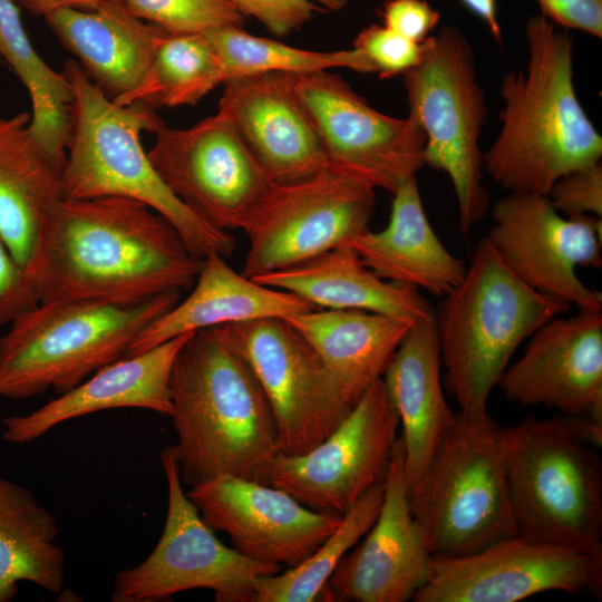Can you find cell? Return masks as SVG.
Instances as JSON below:
<instances>
[{
	"instance_id": "9a60e30c",
	"label": "cell",
	"mask_w": 602,
	"mask_h": 602,
	"mask_svg": "<svg viewBox=\"0 0 602 602\" xmlns=\"http://www.w3.org/2000/svg\"><path fill=\"white\" fill-rule=\"evenodd\" d=\"M485 236L507 269L533 290L579 310L602 311V295L576 266L602 264L601 217L562 216L547 195L509 193L492 208Z\"/></svg>"
},
{
	"instance_id": "4fadbf2b",
	"label": "cell",
	"mask_w": 602,
	"mask_h": 602,
	"mask_svg": "<svg viewBox=\"0 0 602 602\" xmlns=\"http://www.w3.org/2000/svg\"><path fill=\"white\" fill-rule=\"evenodd\" d=\"M399 427L397 409L378 379L315 447L298 456L279 453L266 484L313 511L342 516L385 480Z\"/></svg>"
},
{
	"instance_id": "ba28073f",
	"label": "cell",
	"mask_w": 602,
	"mask_h": 602,
	"mask_svg": "<svg viewBox=\"0 0 602 602\" xmlns=\"http://www.w3.org/2000/svg\"><path fill=\"white\" fill-rule=\"evenodd\" d=\"M408 494L412 516L433 555L472 554L517 534L502 427L487 409L456 414Z\"/></svg>"
},
{
	"instance_id": "d590c367",
	"label": "cell",
	"mask_w": 602,
	"mask_h": 602,
	"mask_svg": "<svg viewBox=\"0 0 602 602\" xmlns=\"http://www.w3.org/2000/svg\"><path fill=\"white\" fill-rule=\"evenodd\" d=\"M357 49L380 78L404 75L415 67L423 56V42L417 43L383 25H371L353 40Z\"/></svg>"
},
{
	"instance_id": "d6a6232c",
	"label": "cell",
	"mask_w": 602,
	"mask_h": 602,
	"mask_svg": "<svg viewBox=\"0 0 602 602\" xmlns=\"http://www.w3.org/2000/svg\"><path fill=\"white\" fill-rule=\"evenodd\" d=\"M383 493L385 480L344 513L334 532L302 563L285 572L259 577L252 602H313L327 598L328 580L342 557L373 525Z\"/></svg>"
},
{
	"instance_id": "1f68e13d",
	"label": "cell",
	"mask_w": 602,
	"mask_h": 602,
	"mask_svg": "<svg viewBox=\"0 0 602 602\" xmlns=\"http://www.w3.org/2000/svg\"><path fill=\"white\" fill-rule=\"evenodd\" d=\"M224 81L221 61L205 33L166 32L143 82L116 104L194 105Z\"/></svg>"
},
{
	"instance_id": "e0dca14e",
	"label": "cell",
	"mask_w": 602,
	"mask_h": 602,
	"mask_svg": "<svg viewBox=\"0 0 602 602\" xmlns=\"http://www.w3.org/2000/svg\"><path fill=\"white\" fill-rule=\"evenodd\" d=\"M602 559L518 534L460 556L433 555L415 602H515L546 591H601Z\"/></svg>"
},
{
	"instance_id": "b9f144b4",
	"label": "cell",
	"mask_w": 602,
	"mask_h": 602,
	"mask_svg": "<svg viewBox=\"0 0 602 602\" xmlns=\"http://www.w3.org/2000/svg\"><path fill=\"white\" fill-rule=\"evenodd\" d=\"M35 16L46 17L59 9L90 11L113 0H12Z\"/></svg>"
},
{
	"instance_id": "ab89813d",
	"label": "cell",
	"mask_w": 602,
	"mask_h": 602,
	"mask_svg": "<svg viewBox=\"0 0 602 602\" xmlns=\"http://www.w3.org/2000/svg\"><path fill=\"white\" fill-rule=\"evenodd\" d=\"M380 14L385 27L417 43L430 36L440 19L426 0H388Z\"/></svg>"
},
{
	"instance_id": "5bb4252c",
	"label": "cell",
	"mask_w": 602,
	"mask_h": 602,
	"mask_svg": "<svg viewBox=\"0 0 602 602\" xmlns=\"http://www.w3.org/2000/svg\"><path fill=\"white\" fill-rule=\"evenodd\" d=\"M288 76L329 168L392 194L425 165V134L409 117L376 110L329 70Z\"/></svg>"
},
{
	"instance_id": "277c9868",
	"label": "cell",
	"mask_w": 602,
	"mask_h": 602,
	"mask_svg": "<svg viewBox=\"0 0 602 602\" xmlns=\"http://www.w3.org/2000/svg\"><path fill=\"white\" fill-rule=\"evenodd\" d=\"M62 72L72 93V130L62 169L64 198L120 196L142 202L164 216L190 252L229 258L235 246L229 231L192 211L163 182L145 152L140 134L164 123L145 103L118 105L94 85L74 59Z\"/></svg>"
},
{
	"instance_id": "7402d4cb",
	"label": "cell",
	"mask_w": 602,
	"mask_h": 602,
	"mask_svg": "<svg viewBox=\"0 0 602 602\" xmlns=\"http://www.w3.org/2000/svg\"><path fill=\"white\" fill-rule=\"evenodd\" d=\"M186 332L99 369L72 389L27 415L2 420V439L29 444L65 421L115 408H142L171 416V375Z\"/></svg>"
},
{
	"instance_id": "2e32d148",
	"label": "cell",
	"mask_w": 602,
	"mask_h": 602,
	"mask_svg": "<svg viewBox=\"0 0 602 602\" xmlns=\"http://www.w3.org/2000/svg\"><path fill=\"white\" fill-rule=\"evenodd\" d=\"M155 134L147 155L167 187L213 226L242 229L272 182L226 116Z\"/></svg>"
},
{
	"instance_id": "6da1fadb",
	"label": "cell",
	"mask_w": 602,
	"mask_h": 602,
	"mask_svg": "<svg viewBox=\"0 0 602 602\" xmlns=\"http://www.w3.org/2000/svg\"><path fill=\"white\" fill-rule=\"evenodd\" d=\"M201 265L176 229L142 202L120 196L62 198L29 276L40 302H134L192 288Z\"/></svg>"
},
{
	"instance_id": "4316f807",
	"label": "cell",
	"mask_w": 602,
	"mask_h": 602,
	"mask_svg": "<svg viewBox=\"0 0 602 602\" xmlns=\"http://www.w3.org/2000/svg\"><path fill=\"white\" fill-rule=\"evenodd\" d=\"M392 195L387 226L378 232L368 229L348 243L381 279L443 298L462 281L466 265L435 233L415 176L405 181Z\"/></svg>"
},
{
	"instance_id": "cb8c5ba5",
	"label": "cell",
	"mask_w": 602,
	"mask_h": 602,
	"mask_svg": "<svg viewBox=\"0 0 602 602\" xmlns=\"http://www.w3.org/2000/svg\"><path fill=\"white\" fill-rule=\"evenodd\" d=\"M312 309L317 308L294 293L237 273L222 254L211 252L202 259L190 295L148 324L132 342L127 356L186 332L262 318L287 319Z\"/></svg>"
},
{
	"instance_id": "ffe728a7",
	"label": "cell",
	"mask_w": 602,
	"mask_h": 602,
	"mask_svg": "<svg viewBox=\"0 0 602 602\" xmlns=\"http://www.w3.org/2000/svg\"><path fill=\"white\" fill-rule=\"evenodd\" d=\"M497 386L523 407L602 419V311L579 310L542 324Z\"/></svg>"
},
{
	"instance_id": "5b68a950",
	"label": "cell",
	"mask_w": 602,
	"mask_h": 602,
	"mask_svg": "<svg viewBox=\"0 0 602 602\" xmlns=\"http://www.w3.org/2000/svg\"><path fill=\"white\" fill-rule=\"evenodd\" d=\"M179 291L134 302L52 299L18 315L0 339V398L61 395L124 357L135 338L172 309Z\"/></svg>"
},
{
	"instance_id": "7bdbcfd3",
	"label": "cell",
	"mask_w": 602,
	"mask_h": 602,
	"mask_svg": "<svg viewBox=\"0 0 602 602\" xmlns=\"http://www.w3.org/2000/svg\"><path fill=\"white\" fill-rule=\"evenodd\" d=\"M489 29L495 40H502V30L497 18L496 0H460Z\"/></svg>"
},
{
	"instance_id": "f35d334b",
	"label": "cell",
	"mask_w": 602,
	"mask_h": 602,
	"mask_svg": "<svg viewBox=\"0 0 602 602\" xmlns=\"http://www.w3.org/2000/svg\"><path fill=\"white\" fill-rule=\"evenodd\" d=\"M39 302V293L32 280L0 235V327L10 324Z\"/></svg>"
},
{
	"instance_id": "4dcf8cb0",
	"label": "cell",
	"mask_w": 602,
	"mask_h": 602,
	"mask_svg": "<svg viewBox=\"0 0 602 602\" xmlns=\"http://www.w3.org/2000/svg\"><path fill=\"white\" fill-rule=\"evenodd\" d=\"M0 57L30 96L28 127L33 139L62 173L72 130V88L64 72L55 71L37 54L12 0H0Z\"/></svg>"
},
{
	"instance_id": "3957f363",
	"label": "cell",
	"mask_w": 602,
	"mask_h": 602,
	"mask_svg": "<svg viewBox=\"0 0 602 602\" xmlns=\"http://www.w3.org/2000/svg\"><path fill=\"white\" fill-rule=\"evenodd\" d=\"M528 60L502 80V127L483 168L509 193L547 195L574 169L601 162L602 137L577 99L573 38L543 16L526 21Z\"/></svg>"
},
{
	"instance_id": "f546056e",
	"label": "cell",
	"mask_w": 602,
	"mask_h": 602,
	"mask_svg": "<svg viewBox=\"0 0 602 602\" xmlns=\"http://www.w3.org/2000/svg\"><path fill=\"white\" fill-rule=\"evenodd\" d=\"M55 516L26 487L0 477V602L11 601L18 583L58 593L65 552Z\"/></svg>"
},
{
	"instance_id": "44dd1931",
	"label": "cell",
	"mask_w": 602,
	"mask_h": 602,
	"mask_svg": "<svg viewBox=\"0 0 602 602\" xmlns=\"http://www.w3.org/2000/svg\"><path fill=\"white\" fill-rule=\"evenodd\" d=\"M219 111L275 184L294 183L329 168L319 135L288 74L226 80Z\"/></svg>"
},
{
	"instance_id": "d6986e66",
	"label": "cell",
	"mask_w": 602,
	"mask_h": 602,
	"mask_svg": "<svg viewBox=\"0 0 602 602\" xmlns=\"http://www.w3.org/2000/svg\"><path fill=\"white\" fill-rule=\"evenodd\" d=\"M398 437L385 478L380 512L363 541L328 580V601L405 602L427 582L433 554L412 516Z\"/></svg>"
},
{
	"instance_id": "8fae6325",
	"label": "cell",
	"mask_w": 602,
	"mask_h": 602,
	"mask_svg": "<svg viewBox=\"0 0 602 602\" xmlns=\"http://www.w3.org/2000/svg\"><path fill=\"white\" fill-rule=\"evenodd\" d=\"M375 191L332 168L272 183L241 229L249 239L241 273L252 279L284 270L348 243L369 229Z\"/></svg>"
},
{
	"instance_id": "ac0fdd59",
	"label": "cell",
	"mask_w": 602,
	"mask_h": 602,
	"mask_svg": "<svg viewBox=\"0 0 602 602\" xmlns=\"http://www.w3.org/2000/svg\"><path fill=\"white\" fill-rule=\"evenodd\" d=\"M203 521L229 535L243 556L293 567L338 527L340 515L313 511L272 485L222 475L186 493Z\"/></svg>"
},
{
	"instance_id": "83f0119b",
	"label": "cell",
	"mask_w": 602,
	"mask_h": 602,
	"mask_svg": "<svg viewBox=\"0 0 602 602\" xmlns=\"http://www.w3.org/2000/svg\"><path fill=\"white\" fill-rule=\"evenodd\" d=\"M252 279L294 293L318 309L360 310L410 321L434 314L418 288L381 279L349 243L298 265Z\"/></svg>"
},
{
	"instance_id": "52a82bcc",
	"label": "cell",
	"mask_w": 602,
	"mask_h": 602,
	"mask_svg": "<svg viewBox=\"0 0 602 602\" xmlns=\"http://www.w3.org/2000/svg\"><path fill=\"white\" fill-rule=\"evenodd\" d=\"M507 493L518 535L602 559V465L565 417L502 427Z\"/></svg>"
},
{
	"instance_id": "f1b7e54d",
	"label": "cell",
	"mask_w": 602,
	"mask_h": 602,
	"mask_svg": "<svg viewBox=\"0 0 602 602\" xmlns=\"http://www.w3.org/2000/svg\"><path fill=\"white\" fill-rule=\"evenodd\" d=\"M287 320L308 340L353 407L381 379L415 321L360 310L312 309Z\"/></svg>"
},
{
	"instance_id": "484cf974",
	"label": "cell",
	"mask_w": 602,
	"mask_h": 602,
	"mask_svg": "<svg viewBox=\"0 0 602 602\" xmlns=\"http://www.w3.org/2000/svg\"><path fill=\"white\" fill-rule=\"evenodd\" d=\"M29 122V113L0 117V235L28 275L64 198L62 173L33 139Z\"/></svg>"
},
{
	"instance_id": "d4e9b609",
	"label": "cell",
	"mask_w": 602,
	"mask_h": 602,
	"mask_svg": "<svg viewBox=\"0 0 602 602\" xmlns=\"http://www.w3.org/2000/svg\"><path fill=\"white\" fill-rule=\"evenodd\" d=\"M441 356L434 314L415 321L382 376L397 409L410 487L454 423L440 380Z\"/></svg>"
},
{
	"instance_id": "8d00e7d4",
	"label": "cell",
	"mask_w": 602,
	"mask_h": 602,
	"mask_svg": "<svg viewBox=\"0 0 602 602\" xmlns=\"http://www.w3.org/2000/svg\"><path fill=\"white\" fill-rule=\"evenodd\" d=\"M243 17L260 21L278 37L302 29L318 12L339 11L347 0H226Z\"/></svg>"
},
{
	"instance_id": "9c48e42d",
	"label": "cell",
	"mask_w": 602,
	"mask_h": 602,
	"mask_svg": "<svg viewBox=\"0 0 602 602\" xmlns=\"http://www.w3.org/2000/svg\"><path fill=\"white\" fill-rule=\"evenodd\" d=\"M402 76L408 117L425 134V165L449 177L467 234L489 210L479 148L487 110L473 49L456 28L444 27L423 42L421 59Z\"/></svg>"
},
{
	"instance_id": "74e56055",
	"label": "cell",
	"mask_w": 602,
	"mask_h": 602,
	"mask_svg": "<svg viewBox=\"0 0 602 602\" xmlns=\"http://www.w3.org/2000/svg\"><path fill=\"white\" fill-rule=\"evenodd\" d=\"M547 197L552 206L564 216H602V165L574 169L561 176Z\"/></svg>"
},
{
	"instance_id": "7c38bea8",
	"label": "cell",
	"mask_w": 602,
	"mask_h": 602,
	"mask_svg": "<svg viewBox=\"0 0 602 602\" xmlns=\"http://www.w3.org/2000/svg\"><path fill=\"white\" fill-rule=\"evenodd\" d=\"M221 328L251 367L269 400L280 453L305 454L353 408L340 397L318 353L287 319L262 318Z\"/></svg>"
},
{
	"instance_id": "8992f818",
	"label": "cell",
	"mask_w": 602,
	"mask_h": 602,
	"mask_svg": "<svg viewBox=\"0 0 602 602\" xmlns=\"http://www.w3.org/2000/svg\"><path fill=\"white\" fill-rule=\"evenodd\" d=\"M569 309L523 283L480 239L464 278L434 310L447 386L460 411L486 410L517 347Z\"/></svg>"
},
{
	"instance_id": "7a4b0ae2",
	"label": "cell",
	"mask_w": 602,
	"mask_h": 602,
	"mask_svg": "<svg viewBox=\"0 0 602 602\" xmlns=\"http://www.w3.org/2000/svg\"><path fill=\"white\" fill-rule=\"evenodd\" d=\"M173 447L182 483L222 475L266 484L279 434L269 400L221 326L192 332L171 375Z\"/></svg>"
},
{
	"instance_id": "60d3db41",
	"label": "cell",
	"mask_w": 602,
	"mask_h": 602,
	"mask_svg": "<svg viewBox=\"0 0 602 602\" xmlns=\"http://www.w3.org/2000/svg\"><path fill=\"white\" fill-rule=\"evenodd\" d=\"M541 16L564 30L602 37V0H537Z\"/></svg>"
},
{
	"instance_id": "836d02e7",
	"label": "cell",
	"mask_w": 602,
	"mask_h": 602,
	"mask_svg": "<svg viewBox=\"0 0 602 602\" xmlns=\"http://www.w3.org/2000/svg\"><path fill=\"white\" fill-rule=\"evenodd\" d=\"M221 61L225 81L256 74H307L347 68L370 74L363 56L353 47L333 51L307 50L253 36L242 27L227 26L204 32ZM224 81V82H225Z\"/></svg>"
},
{
	"instance_id": "603a6c76",
	"label": "cell",
	"mask_w": 602,
	"mask_h": 602,
	"mask_svg": "<svg viewBox=\"0 0 602 602\" xmlns=\"http://www.w3.org/2000/svg\"><path fill=\"white\" fill-rule=\"evenodd\" d=\"M43 18L90 81L115 103L143 82L167 32L129 13L119 0L90 11L59 9Z\"/></svg>"
},
{
	"instance_id": "30bf717a",
	"label": "cell",
	"mask_w": 602,
	"mask_h": 602,
	"mask_svg": "<svg viewBox=\"0 0 602 602\" xmlns=\"http://www.w3.org/2000/svg\"><path fill=\"white\" fill-rule=\"evenodd\" d=\"M159 460L167 483L164 528L142 563L117 573L113 601H159L207 589L219 602H252L256 580L281 572V566L252 561L224 545L184 492L172 446L161 452Z\"/></svg>"
},
{
	"instance_id": "e575fe53",
	"label": "cell",
	"mask_w": 602,
	"mask_h": 602,
	"mask_svg": "<svg viewBox=\"0 0 602 602\" xmlns=\"http://www.w3.org/2000/svg\"><path fill=\"white\" fill-rule=\"evenodd\" d=\"M133 16L169 33H204L242 27L244 17L226 0H119Z\"/></svg>"
}]
</instances>
